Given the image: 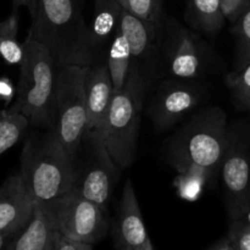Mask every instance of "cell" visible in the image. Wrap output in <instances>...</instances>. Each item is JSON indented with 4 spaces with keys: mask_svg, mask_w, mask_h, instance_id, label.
Masks as SVG:
<instances>
[{
    "mask_svg": "<svg viewBox=\"0 0 250 250\" xmlns=\"http://www.w3.org/2000/svg\"><path fill=\"white\" fill-rule=\"evenodd\" d=\"M28 34L50 51L58 67L94 63L80 0H38Z\"/></svg>",
    "mask_w": 250,
    "mask_h": 250,
    "instance_id": "1",
    "label": "cell"
},
{
    "mask_svg": "<svg viewBox=\"0 0 250 250\" xmlns=\"http://www.w3.org/2000/svg\"><path fill=\"white\" fill-rule=\"evenodd\" d=\"M20 173L34 203L50 205L75 186L76 158L48 131L26 142Z\"/></svg>",
    "mask_w": 250,
    "mask_h": 250,
    "instance_id": "2",
    "label": "cell"
},
{
    "mask_svg": "<svg viewBox=\"0 0 250 250\" xmlns=\"http://www.w3.org/2000/svg\"><path fill=\"white\" fill-rule=\"evenodd\" d=\"M225 111L209 107L181 127L166 144V159L177 172L198 166L215 173L220 170L229 142Z\"/></svg>",
    "mask_w": 250,
    "mask_h": 250,
    "instance_id": "3",
    "label": "cell"
},
{
    "mask_svg": "<svg viewBox=\"0 0 250 250\" xmlns=\"http://www.w3.org/2000/svg\"><path fill=\"white\" fill-rule=\"evenodd\" d=\"M148 84L141 68L132 62L128 78L121 89L115 90L105 119L102 138L120 171L129 167L136 158L142 109Z\"/></svg>",
    "mask_w": 250,
    "mask_h": 250,
    "instance_id": "4",
    "label": "cell"
},
{
    "mask_svg": "<svg viewBox=\"0 0 250 250\" xmlns=\"http://www.w3.org/2000/svg\"><path fill=\"white\" fill-rule=\"evenodd\" d=\"M22 44L17 97L10 109L24 115L33 126L49 128L59 67L50 51L32 36Z\"/></svg>",
    "mask_w": 250,
    "mask_h": 250,
    "instance_id": "5",
    "label": "cell"
},
{
    "mask_svg": "<svg viewBox=\"0 0 250 250\" xmlns=\"http://www.w3.org/2000/svg\"><path fill=\"white\" fill-rule=\"evenodd\" d=\"M87 67L61 66L58 70L49 131L76 158L87 132L84 78Z\"/></svg>",
    "mask_w": 250,
    "mask_h": 250,
    "instance_id": "6",
    "label": "cell"
},
{
    "mask_svg": "<svg viewBox=\"0 0 250 250\" xmlns=\"http://www.w3.org/2000/svg\"><path fill=\"white\" fill-rule=\"evenodd\" d=\"M224 200L229 221L250 212V126L229 127V142L220 166Z\"/></svg>",
    "mask_w": 250,
    "mask_h": 250,
    "instance_id": "7",
    "label": "cell"
},
{
    "mask_svg": "<svg viewBox=\"0 0 250 250\" xmlns=\"http://www.w3.org/2000/svg\"><path fill=\"white\" fill-rule=\"evenodd\" d=\"M48 208L55 229L67 238L94 246L109 232L106 211L73 188Z\"/></svg>",
    "mask_w": 250,
    "mask_h": 250,
    "instance_id": "8",
    "label": "cell"
},
{
    "mask_svg": "<svg viewBox=\"0 0 250 250\" xmlns=\"http://www.w3.org/2000/svg\"><path fill=\"white\" fill-rule=\"evenodd\" d=\"M211 51L190 29L171 20L166 33L164 65L171 78L195 81L211 66Z\"/></svg>",
    "mask_w": 250,
    "mask_h": 250,
    "instance_id": "9",
    "label": "cell"
},
{
    "mask_svg": "<svg viewBox=\"0 0 250 250\" xmlns=\"http://www.w3.org/2000/svg\"><path fill=\"white\" fill-rule=\"evenodd\" d=\"M84 141L89 146V156L82 167L76 166L77 175L73 189L107 212L120 168L110 156L102 137L85 134Z\"/></svg>",
    "mask_w": 250,
    "mask_h": 250,
    "instance_id": "10",
    "label": "cell"
},
{
    "mask_svg": "<svg viewBox=\"0 0 250 250\" xmlns=\"http://www.w3.org/2000/svg\"><path fill=\"white\" fill-rule=\"evenodd\" d=\"M204 89L195 81H166L156 92L150 106L153 125L160 131L170 128L199 105Z\"/></svg>",
    "mask_w": 250,
    "mask_h": 250,
    "instance_id": "11",
    "label": "cell"
},
{
    "mask_svg": "<svg viewBox=\"0 0 250 250\" xmlns=\"http://www.w3.org/2000/svg\"><path fill=\"white\" fill-rule=\"evenodd\" d=\"M115 239L117 250H154L131 180H127L122 190L115 220Z\"/></svg>",
    "mask_w": 250,
    "mask_h": 250,
    "instance_id": "12",
    "label": "cell"
},
{
    "mask_svg": "<svg viewBox=\"0 0 250 250\" xmlns=\"http://www.w3.org/2000/svg\"><path fill=\"white\" fill-rule=\"evenodd\" d=\"M36 203L21 173L7 177L0 186V234L15 236L32 220Z\"/></svg>",
    "mask_w": 250,
    "mask_h": 250,
    "instance_id": "13",
    "label": "cell"
},
{
    "mask_svg": "<svg viewBox=\"0 0 250 250\" xmlns=\"http://www.w3.org/2000/svg\"><path fill=\"white\" fill-rule=\"evenodd\" d=\"M84 93L88 116L85 134L102 137L105 119L115 93L106 62H94L88 66L84 78Z\"/></svg>",
    "mask_w": 250,
    "mask_h": 250,
    "instance_id": "14",
    "label": "cell"
},
{
    "mask_svg": "<svg viewBox=\"0 0 250 250\" xmlns=\"http://www.w3.org/2000/svg\"><path fill=\"white\" fill-rule=\"evenodd\" d=\"M124 7L119 0H94V11L89 26V39L94 62H105L110 44L120 31Z\"/></svg>",
    "mask_w": 250,
    "mask_h": 250,
    "instance_id": "15",
    "label": "cell"
},
{
    "mask_svg": "<svg viewBox=\"0 0 250 250\" xmlns=\"http://www.w3.org/2000/svg\"><path fill=\"white\" fill-rule=\"evenodd\" d=\"M56 229L48 205L36 204L34 215L22 231L15 234L5 250H53Z\"/></svg>",
    "mask_w": 250,
    "mask_h": 250,
    "instance_id": "16",
    "label": "cell"
},
{
    "mask_svg": "<svg viewBox=\"0 0 250 250\" xmlns=\"http://www.w3.org/2000/svg\"><path fill=\"white\" fill-rule=\"evenodd\" d=\"M120 29L131 49L132 62L136 63L139 68L142 67L143 62L148 66L149 61L153 60L155 55L154 43L156 41L149 27L141 19L132 15L127 10L122 9Z\"/></svg>",
    "mask_w": 250,
    "mask_h": 250,
    "instance_id": "17",
    "label": "cell"
},
{
    "mask_svg": "<svg viewBox=\"0 0 250 250\" xmlns=\"http://www.w3.org/2000/svg\"><path fill=\"white\" fill-rule=\"evenodd\" d=\"M186 20L192 29L216 34L226 21L221 0H188Z\"/></svg>",
    "mask_w": 250,
    "mask_h": 250,
    "instance_id": "18",
    "label": "cell"
},
{
    "mask_svg": "<svg viewBox=\"0 0 250 250\" xmlns=\"http://www.w3.org/2000/svg\"><path fill=\"white\" fill-rule=\"evenodd\" d=\"M106 65L115 90L121 89L128 78L132 66L131 49L121 29L110 44L106 55Z\"/></svg>",
    "mask_w": 250,
    "mask_h": 250,
    "instance_id": "19",
    "label": "cell"
},
{
    "mask_svg": "<svg viewBox=\"0 0 250 250\" xmlns=\"http://www.w3.org/2000/svg\"><path fill=\"white\" fill-rule=\"evenodd\" d=\"M0 56L9 65H20L23 59V44L19 42L17 11L5 20H0Z\"/></svg>",
    "mask_w": 250,
    "mask_h": 250,
    "instance_id": "20",
    "label": "cell"
},
{
    "mask_svg": "<svg viewBox=\"0 0 250 250\" xmlns=\"http://www.w3.org/2000/svg\"><path fill=\"white\" fill-rule=\"evenodd\" d=\"M121 6L136 17L141 19L150 29L155 39L163 28L164 0H119Z\"/></svg>",
    "mask_w": 250,
    "mask_h": 250,
    "instance_id": "21",
    "label": "cell"
},
{
    "mask_svg": "<svg viewBox=\"0 0 250 250\" xmlns=\"http://www.w3.org/2000/svg\"><path fill=\"white\" fill-rule=\"evenodd\" d=\"M29 125V120L21 112L0 110V156L21 139Z\"/></svg>",
    "mask_w": 250,
    "mask_h": 250,
    "instance_id": "22",
    "label": "cell"
},
{
    "mask_svg": "<svg viewBox=\"0 0 250 250\" xmlns=\"http://www.w3.org/2000/svg\"><path fill=\"white\" fill-rule=\"evenodd\" d=\"M211 176V172L205 168L198 167V166H193V167L178 172V177L175 181L178 195L188 202L198 199Z\"/></svg>",
    "mask_w": 250,
    "mask_h": 250,
    "instance_id": "23",
    "label": "cell"
},
{
    "mask_svg": "<svg viewBox=\"0 0 250 250\" xmlns=\"http://www.w3.org/2000/svg\"><path fill=\"white\" fill-rule=\"evenodd\" d=\"M232 32L237 43L236 70H239L250 61V1L232 24Z\"/></svg>",
    "mask_w": 250,
    "mask_h": 250,
    "instance_id": "24",
    "label": "cell"
},
{
    "mask_svg": "<svg viewBox=\"0 0 250 250\" xmlns=\"http://www.w3.org/2000/svg\"><path fill=\"white\" fill-rule=\"evenodd\" d=\"M226 84L234 102L241 109L250 110V61L226 78Z\"/></svg>",
    "mask_w": 250,
    "mask_h": 250,
    "instance_id": "25",
    "label": "cell"
},
{
    "mask_svg": "<svg viewBox=\"0 0 250 250\" xmlns=\"http://www.w3.org/2000/svg\"><path fill=\"white\" fill-rule=\"evenodd\" d=\"M227 237L237 250H250V221L246 217L231 221Z\"/></svg>",
    "mask_w": 250,
    "mask_h": 250,
    "instance_id": "26",
    "label": "cell"
},
{
    "mask_svg": "<svg viewBox=\"0 0 250 250\" xmlns=\"http://www.w3.org/2000/svg\"><path fill=\"white\" fill-rule=\"evenodd\" d=\"M250 0H221L222 11L229 23L233 24L249 4Z\"/></svg>",
    "mask_w": 250,
    "mask_h": 250,
    "instance_id": "27",
    "label": "cell"
},
{
    "mask_svg": "<svg viewBox=\"0 0 250 250\" xmlns=\"http://www.w3.org/2000/svg\"><path fill=\"white\" fill-rule=\"evenodd\" d=\"M54 250H93V244L83 243L65 237L56 231Z\"/></svg>",
    "mask_w": 250,
    "mask_h": 250,
    "instance_id": "28",
    "label": "cell"
},
{
    "mask_svg": "<svg viewBox=\"0 0 250 250\" xmlns=\"http://www.w3.org/2000/svg\"><path fill=\"white\" fill-rule=\"evenodd\" d=\"M11 1L14 11H19L20 7H26L28 10L29 15H31V19L36 16L38 0H11Z\"/></svg>",
    "mask_w": 250,
    "mask_h": 250,
    "instance_id": "29",
    "label": "cell"
},
{
    "mask_svg": "<svg viewBox=\"0 0 250 250\" xmlns=\"http://www.w3.org/2000/svg\"><path fill=\"white\" fill-rule=\"evenodd\" d=\"M209 250H237V249L234 248V246L232 244V242L229 241V237H226V238L221 239L219 243L215 244L214 247H211Z\"/></svg>",
    "mask_w": 250,
    "mask_h": 250,
    "instance_id": "30",
    "label": "cell"
},
{
    "mask_svg": "<svg viewBox=\"0 0 250 250\" xmlns=\"http://www.w3.org/2000/svg\"><path fill=\"white\" fill-rule=\"evenodd\" d=\"M14 236H5V234H0V250H5L6 247L9 246L10 241Z\"/></svg>",
    "mask_w": 250,
    "mask_h": 250,
    "instance_id": "31",
    "label": "cell"
},
{
    "mask_svg": "<svg viewBox=\"0 0 250 250\" xmlns=\"http://www.w3.org/2000/svg\"><path fill=\"white\" fill-rule=\"evenodd\" d=\"M53 250H54V248H53Z\"/></svg>",
    "mask_w": 250,
    "mask_h": 250,
    "instance_id": "32",
    "label": "cell"
}]
</instances>
